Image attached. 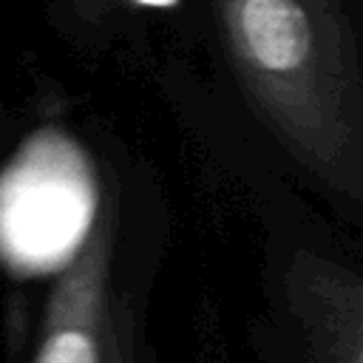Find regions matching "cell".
Segmentation results:
<instances>
[{"label":"cell","instance_id":"cell-2","mask_svg":"<svg viewBox=\"0 0 363 363\" xmlns=\"http://www.w3.org/2000/svg\"><path fill=\"white\" fill-rule=\"evenodd\" d=\"M116 224L111 193L45 292L28 363H130L128 315L113 289Z\"/></svg>","mask_w":363,"mask_h":363},{"label":"cell","instance_id":"cell-3","mask_svg":"<svg viewBox=\"0 0 363 363\" xmlns=\"http://www.w3.org/2000/svg\"><path fill=\"white\" fill-rule=\"evenodd\" d=\"M289 312L312 363H363V275L318 252H295L284 275Z\"/></svg>","mask_w":363,"mask_h":363},{"label":"cell","instance_id":"cell-5","mask_svg":"<svg viewBox=\"0 0 363 363\" xmlns=\"http://www.w3.org/2000/svg\"><path fill=\"white\" fill-rule=\"evenodd\" d=\"M130 3H136V6H173L176 0H130Z\"/></svg>","mask_w":363,"mask_h":363},{"label":"cell","instance_id":"cell-1","mask_svg":"<svg viewBox=\"0 0 363 363\" xmlns=\"http://www.w3.org/2000/svg\"><path fill=\"white\" fill-rule=\"evenodd\" d=\"M233 77L292 162L363 204V48L346 0H210Z\"/></svg>","mask_w":363,"mask_h":363},{"label":"cell","instance_id":"cell-4","mask_svg":"<svg viewBox=\"0 0 363 363\" xmlns=\"http://www.w3.org/2000/svg\"><path fill=\"white\" fill-rule=\"evenodd\" d=\"M71 3V9L77 11V17H82L85 23H99V20H105L111 11H113V6H116V0H68Z\"/></svg>","mask_w":363,"mask_h":363}]
</instances>
